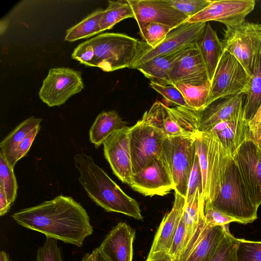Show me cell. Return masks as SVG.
Segmentation results:
<instances>
[{"instance_id": "12", "label": "cell", "mask_w": 261, "mask_h": 261, "mask_svg": "<svg viewBox=\"0 0 261 261\" xmlns=\"http://www.w3.org/2000/svg\"><path fill=\"white\" fill-rule=\"evenodd\" d=\"M84 87L80 71L68 67L53 68L44 80L39 96L50 107L60 106Z\"/></svg>"}, {"instance_id": "13", "label": "cell", "mask_w": 261, "mask_h": 261, "mask_svg": "<svg viewBox=\"0 0 261 261\" xmlns=\"http://www.w3.org/2000/svg\"><path fill=\"white\" fill-rule=\"evenodd\" d=\"M232 159L253 204L258 208L261 204V150L249 137Z\"/></svg>"}, {"instance_id": "47", "label": "cell", "mask_w": 261, "mask_h": 261, "mask_svg": "<svg viewBox=\"0 0 261 261\" xmlns=\"http://www.w3.org/2000/svg\"><path fill=\"white\" fill-rule=\"evenodd\" d=\"M249 137L261 150V126L254 133L249 134Z\"/></svg>"}, {"instance_id": "49", "label": "cell", "mask_w": 261, "mask_h": 261, "mask_svg": "<svg viewBox=\"0 0 261 261\" xmlns=\"http://www.w3.org/2000/svg\"><path fill=\"white\" fill-rule=\"evenodd\" d=\"M8 20L6 19H2L0 22V34L1 36L5 32L8 27Z\"/></svg>"}, {"instance_id": "27", "label": "cell", "mask_w": 261, "mask_h": 261, "mask_svg": "<svg viewBox=\"0 0 261 261\" xmlns=\"http://www.w3.org/2000/svg\"><path fill=\"white\" fill-rule=\"evenodd\" d=\"M126 126L115 111L101 112L96 118L89 130V140L98 148L116 130Z\"/></svg>"}, {"instance_id": "22", "label": "cell", "mask_w": 261, "mask_h": 261, "mask_svg": "<svg viewBox=\"0 0 261 261\" xmlns=\"http://www.w3.org/2000/svg\"><path fill=\"white\" fill-rule=\"evenodd\" d=\"M227 232L230 231L222 226L206 225L198 240L187 245L177 261H210Z\"/></svg>"}, {"instance_id": "7", "label": "cell", "mask_w": 261, "mask_h": 261, "mask_svg": "<svg viewBox=\"0 0 261 261\" xmlns=\"http://www.w3.org/2000/svg\"><path fill=\"white\" fill-rule=\"evenodd\" d=\"M196 154L195 136L166 138L163 142L161 157L168 168L175 192L185 198Z\"/></svg>"}, {"instance_id": "43", "label": "cell", "mask_w": 261, "mask_h": 261, "mask_svg": "<svg viewBox=\"0 0 261 261\" xmlns=\"http://www.w3.org/2000/svg\"><path fill=\"white\" fill-rule=\"evenodd\" d=\"M204 215L205 221L208 226H225L237 220L211 206H204Z\"/></svg>"}, {"instance_id": "42", "label": "cell", "mask_w": 261, "mask_h": 261, "mask_svg": "<svg viewBox=\"0 0 261 261\" xmlns=\"http://www.w3.org/2000/svg\"><path fill=\"white\" fill-rule=\"evenodd\" d=\"M71 57L87 66L95 67L94 48L89 40L80 43L74 49Z\"/></svg>"}, {"instance_id": "37", "label": "cell", "mask_w": 261, "mask_h": 261, "mask_svg": "<svg viewBox=\"0 0 261 261\" xmlns=\"http://www.w3.org/2000/svg\"><path fill=\"white\" fill-rule=\"evenodd\" d=\"M237 239L227 232L210 261H236Z\"/></svg>"}, {"instance_id": "44", "label": "cell", "mask_w": 261, "mask_h": 261, "mask_svg": "<svg viewBox=\"0 0 261 261\" xmlns=\"http://www.w3.org/2000/svg\"><path fill=\"white\" fill-rule=\"evenodd\" d=\"M40 129V125L36 127L25 137L24 139L20 144L17 151V162L27 155Z\"/></svg>"}, {"instance_id": "26", "label": "cell", "mask_w": 261, "mask_h": 261, "mask_svg": "<svg viewBox=\"0 0 261 261\" xmlns=\"http://www.w3.org/2000/svg\"><path fill=\"white\" fill-rule=\"evenodd\" d=\"M42 119L31 116L12 130L1 142L0 152L11 167L16 165L17 149L25 137L36 127L40 125Z\"/></svg>"}, {"instance_id": "46", "label": "cell", "mask_w": 261, "mask_h": 261, "mask_svg": "<svg viewBox=\"0 0 261 261\" xmlns=\"http://www.w3.org/2000/svg\"><path fill=\"white\" fill-rule=\"evenodd\" d=\"M11 204L9 202L3 188L0 186V215H5L10 210Z\"/></svg>"}, {"instance_id": "6", "label": "cell", "mask_w": 261, "mask_h": 261, "mask_svg": "<svg viewBox=\"0 0 261 261\" xmlns=\"http://www.w3.org/2000/svg\"><path fill=\"white\" fill-rule=\"evenodd\" d=\"M141 120L166 138L194 137L198 132V111L180 106L170 108L159 101L144 112Z\"/></svg>"}, {"instance_id": "40", "label": "cell", "mask_w": 261, "mask_h": 261, "mask_svg": "<svg viewBox=\"0 0 261 261\" xmlns=\"http://www.w3.org/2000/svg\"><path fill=\"white\" fill-rule=\"evenodd\" d=\"M197 189L198 190L200 195L203 198L202 173L196 152L193 166L188 181L185 202H188L193 197Z\"/></svg>"}, {"instance_id": "36", "label": "cell", "mask_w": 261, "mask_h": 261, "mask_svg": "<svg viewBox=\"0 0 261 261\" xmlns=\"http://www.w3.org/2000/svg\"><path fill=\"white\" fill-rule=\"evenodd\" d=\"M174 9L190 18L208 6L211 0H167Z\"/></svg>"}, {"instance_id": "23", "label": "cell", "mask_w": 261, "mask_h": 261, "mask_svg": "<svg viewBox=\"0 0 261 261\" xmlns=\"http://www.w3.org/2000/svg\"><path fill=\"white\" fill-rule=\"evenodd\" d=\"M208 132L217 136L232 156L250 134L248 123L244 116L219 122Z\"/></svg>"}, {"instance_id": "39", "label": "cell", "mask_w": 261, "mask_h": 261, "mask_svg": "<svg viewBox=\"0 0 261 261\" xmlns=\"http://www.w3.org/2000/svg\"><path fill=\"white\" fill-rule=\"evenodd\" d=\"M149 85L169 102H172L177 106L193 110L187 104L180 91L173 85L163 86L150 82Z\"/></svg>"}, {"instance_id": "25", "label": "cell", "mask_w": 261, "mask_h": 261, "mask_svg": "<svg viewBox=\"0 0 261 261\" xmlns=\"http://www.w3.org/2000/svg\"><path fill=\"white\" fill-rule=\"evenodd\" d=\"M197 45L205 64L209 81L211 82L224 50L222 41L208 22Z\"/></svg>"}, {"instance_id": "16", "label": "cell", "mask_w": 261, "mask_h": 261, "mask_svg": "<svg viewBox=\"0 0 261 261\" xmlns=\"http://www.w3.org/2000/svg\"><path fill=\"white\" fill-rule=\"evenodd\" d=\"M129 186L145 196H165L174 190L168 168L160 156L133 174Z\"/></svg>"}, {"instance_id": "5", "label": "cell", "mask_w": 261, "mask_h": 261, "mask_svg": "<svg viewBox=\"0 0 261 261\" xmlns=\"http://www.w3.org/2000/svg\"><path fill=\"white\" fill-rule=\"evenodd\" d=\"M210 205L242 224L251 223L257 218L258 208L253 204L233 159L220 192Z\"/></svg>"}, {"instance_id": "18", "label": "cell", "mask_w": 261, "mask_h": 261, "mask_svg": "<svg viewBox=\"0 0 261 261\" xmlns=\"http://www.w3.org/2000/svg\"><path fill=\"white\" fill-rule=\"evenodd\" d=\"M244 95L220 98L198 111V132H208L219 122L244 116Z\"/></svg>"}, {"instance_id": "30", "label": "cell", "mask_w": 261, "mask_h": 261, "mask_svg": "<svg viewBox=\"0 0 261 261\" xmlns=\"http://www.w3.org/2000/svg\"><path fill=\"white\" fill-rule=\"evenodd\" d=\"M104 9L98 8L66 31L65 40L73 42L101 33L100 21Z\"/></svg>"}, {"instance_id": "33", "label": "cell", "mask_w": 261, "mask_h": 261, "mask_svg": "<svg viewBox=\"0 0 261 261\" xmlns=\"http://www.w3.org/2000/svg\"><path fill=\"white\" fill-rule=\"evenodd\" d=\"M0 186L12 205L17 196L18 185L13 168L11 167L4 155L0 152Z\"/></svg>"}, {"instance_id": "17", "label": "cell", "mask_w": 261, "mask_h": 261, "mask_svg": "<svg viewBox=\"0 0 261 261\" xmlns=\"http://www.w3.org/2000/svg\"><path fill=\"white\" fill-rule=\"evenodd\" d=\"M139 29L149 22L175 28L187 21L188 16L172 7L167 0H127Z\"/></svg>"}, {"instance_id": "38", "label": "cell", "mask_w": 261, "mask_h": 261, "mask_svg": "<svg viewBox=\"0 0 261 261\" xmlns=\"http://www.w3.org/2000/svg\"><path fill=\"white\" fill-rule=\"evenodd\" d=\"M37 261H63L57 239L46 237L44 245L37 251Z\"/></svg>"}, {"instance_id": "4", "label": "cell", "mask_w": 261, "mask_h": 261, "mask_svg": "<svg viewBox=\"0 0 261 261\" xmlns=\"http://www.w3.org/2000/svg\"><path fill=\"white\" fill-rule=\"evenodd\" d=\"M95 53V67L106 72L130 67L140 51L142 41L126 34L105 33L89 39Z\"/></svg>"}, {"instance_id": "20", "label": "cell", "mask_w": 261, "mask_h": 261, "mask_svg": "<svg viewBox=\"0 0 261 261\" xmlns=\"http://www.w3.org/2000/svg\"><path fill=\"white\" fill-rule=\"evenodd\" d=\"M169 79L171 85L180 83L199 85L210 81L197 44L174 63L169 72Z\"/></svg>"}, {"instance_id": "48", "label": "cell", "mask_w": 261, "mask_h": 261, "mask_svg": "<svg viewBox=\"0 0 261 261\" xmlns=\"http://www.w3.org/2000/svg\"><path fill=\"white\" fill-rule=\"evenodd\" d=\"M146 261H175L173 257L170 255L167 254L164 256L157 258L147 259Z\"/></svg>"}, {"instance_id": "52", "label": "cell", "mask_w": 261, "mask_h": 261, "mask_svg": "<svg viewBox=\"0 0 261 261\" xmlns=\"http://www.w3.org/2000/svg\"><path fill=\"white\" fill-rule=\"evenodd\" d=\"M0 261H11L9 255L4 251H1L0 252Z\"/></svg>"}, {"instance_id": "21", "label": "cell", "mask_w": 261, "mask_h": 261, "mask_svg": "<svg viewBox=\"0 0 261 261\" xmlns=\"http://www.w3.org/2000/svg\"><path fill=\"white\" fill-rule=\"evenodd\" d=\"M135 230L125 222L117 224L96 248L107 261H132Z\"/></svg>"}, {"instance_id": "51", "label": "cell", "mask_w": 261, "mask_h": 261, "mask_svg": "<svg viewBox=\"0 0 261 261\" xmlns=\"http://www.w3.org/2000/svg\"><path fill=\"white\" fill-rule=\"evenodd\" d=\"M94 251L95 261H107L96 249H94Z\"/></svg>"}, {"instance_id": "9", "label": "cell", "mask_w": 261, "mask_h": 261, "mask_svg": "<svg viewBox=\"0 0 261 261\" xmlns=\"http://www.w3.org/2000/svg\"><path fill=\"white\" fill-rule=\"evenodd\" d=\"M250 77L232 55L224 51L213 80L207 106L220 98L246 93Z\"/></svg>"}, {"instance_id": "11", "label": "cell", "mask_w": 261, "mask_h": 261, "mask_svg": "<svg viewBox=\"0 0 261 261\" xmlns=\"http://www.w3.org/2000/svg\"><path fill=\"white\" fill-rule=\"evenodd\" d=\"M166 138L162 132L141 119L130 127L129 142L133 174L161 156Z\"/></svg>"}, {"instance_id": "45", "label": "cell", "mask_w": 261, "mask_h": 261, "mask_svg": "<svg viewBox=\"0 0 261 261\" xmlns=\"http://www.w3.org/2000/svg\"><path fill=\"white\" fill-rule=\"evenodd\" d=\"M250 133L255 132L261 126V103L252 119L248 122Z\"/></svg>"}, {"instance_id": "35", "label": "cell", "mask_w": 261, "mask_h": 261, "mask_svg": "<svg viewBox=\"0 0 261 261\" xmlns=\"http://www.w3.org/2000/svg\"><path fill=\"white\" fill-rule=\"evenodd\" d=\"M236 261H261V242L237 239Z\"/></svg>"}, {"instance_id": "2", "label": "cell", "mask_w": 261, "mask_h": 261, "mask_svg": "<svg viewBox=\"0 0 261 261\" xmlns=\"http://www.w3.org/2000/svg\"><path fill=\"white\" fill-rule=\"evenodd\" d=\"M73 159L74 166L80 173V183L97 205L107 212L143 220L138 202L123 191L102 168L95 164L91 156L78 153Z\"/></svg>"}, {"instance_id": "29", "label": "cell", "mask_w": 261, "mask_h": 261, "mask_svg": "<svg viewBox=\"0 0 261 261\" xmlns=\"http://www.w3.org/2000/svg\"><path fill=\"white\" fill-rule=\"evenodd\" d=\"M261 103V50L255 63L254 72L250 77L245 93L243 114L248 123L253 117Z\"/></svg>"}, {"instance_id": "24", "label": "cell", "mask_w": 261, "mask_h": 261, "mask_svg": "<svg viewBox=\"0 0 261 261\" xmlns=\"http://www.w3.org/2000/svg\"><path fill=\"white\" fill-rule=\"evenodd\" d=\"M192 46L170 54L155 57L143 63L136 69L140 71L151 83L163 86L171 85L169 79V72L173 65L182 54Z\"/></svg>"}, {"instance_id": "10", "label": "cell", "mask_w": 261, "mask_h": 261, "mask_svg": "<svg viewBox=\"0 0 261 261\" xmlns=\"http://www.w3.org/2000/svg\"><path fill=\"white\" fill-rule=\"evenodd\" d=\"M206 23L186 21L173 29L164 40L153 48L144 41H142L139 54L130 69H136L155 57L170 54L195 45L202 35Z\"/></svg>"}, {"instance_id": "31", "label": "cell", "mask_w": 261, "mask_h": 261, "mask_svg": "<svg viewBox=\"0 0 261 261\" xmlns=\"http://www.w3.org/2000/svg\"><path fill=\"white\" fill-rule=\"evenodd\" d=\"M173 85L180 91L187 104L193 110L201 111L206 107L211 89L210 81L199 85L180 83Z\"/></svg>"}, {"instance_id": "28", "label": "cell", "mask_w": 261, "mask_h": 261, "mask_svg": "<svg viewBox=\"0 0 261 261\" xmlns=\"http://www.w3.org/2000/svg\"><path fill=\"white\" fill-rule=\"evenodd\" d=\"M204 205V199L200 195L198 189L193 197L185 202L183 217L186 230V247L197 229L205 222Z\"/></svg>"}, {"instance_id": "1", "label": "cell", "mask_w": 261, "mask_h": 261, "mask_svg": "<svg viewBox=\"0 0 261 261\" xmlns=\"http://www.w3.org/2000/svg\"><path fill=\"white\" fill-rule=\"evenodd\" d=\"M19 225L64 243L82 247L93 228L86 210L71 197L59 195L12 215Z\"/></svg>"}, {"instance_id": "3", "label": "cell", "mask_w": 261, "mask_h": 261, "mask_svg": "<svg viewBox=\"0 0 261 261\" xmlns=\"http://www.w3.org/2000/svg\"><path fill=\"white\" fill-rule=\"evenodd\" d=\"M195 141L202 177L204 206H208L220 192L232 156L213 133L198 132Z\"/></svg>"}, {"instance_id": "50", "label": "cell", "mask_w": 261, "mask_h": 261, "mask_svg": "<svg viewBox=\"0 0 261 261\" xmlns=\"http://www.w3.org/2000/svg\"><path fill=\"white\" fill-rule=\"evenodd\" d=\"M82 261H95L94 250L91 253H87L83 257Z\"/></svg>"}, {"instance_id": "41", "label": "cell", "mask_w": 261, "mask_h": 261, "mask_svg": "<svg viewBox=\"0 0 261 261\" xmlns=\"http://www.w3.org/2000/svg\"><path fill=\"white\" fill-rule=\"evenodd\" d=\"M186 245V230L182 214L169 253L175 261H177L179 259Z\"/></svg>"}, {"instance_id": "8", "label": "cell", "mask_w": 261, "mask_h": 261, "mask_svg": "<svg viewBox=\"0 0 261 261\" xmlns=\"http://www.w3.org/2000/svg\"><path fill=\"white\" fill-rule=\"evenodd\" d=\"M222 40L224 51L234 56L251 77L261 50V23L243 21L226 27Z\"/></svg>"}, {"instance_id": "32", "label": "cell", "mask_w": 261, "mask_h": 261, "mask_svg": "<svg viewBox=\"0 0 261 261\" xmlns=\"http://www.w3.org/2000/svg\"><path fill=\"white\" fill-rule=\"evenodd\" d=\"M127 18H135L127 0L109 1L100 21V30L102 32L111 29L116 23Z\"/></svg>"}, {"instance_id": "14", "label": "cell", "mask_w": 261, "mask_h": 261, "mask_svg": "<svg viewBox=\"0 0 261 261\" xmlns=\"http://www.w3.org/2000/svg\"><path fill=\"white\" fill-rule=\"evenodd\" d=\"M127 126L114 132L103 143V152L113 173L123 183L130 184L133 174Z\"/></svg>"}, {"instance_id": "19", "label": "cell", "mask_w": 261, "mask_h": 261, "mask_svg": "<svg viewBox=\"0 0 261 261\" xmlns=\"http://www.w3.org/2000/svg\"><path fill=\"white\" fill-rule=\"evenodd\" d=\"M185 204V198L175 192L172 209L162 219L154 236L147 259L159 257L169 254L184 213Z\"/></svg>"}, {"instance_id": "15", "label": "cell", "mask_w": 261, "mask_h": 261, "mask_svg": "<svg viewBox=\"0 0 261 261\" xmlns=\"http://www.w3.org/2000/svg\"><path fill=\"white\" fill-rule=\"evenodd\" d=\"M254 0L212 1L211 4L196 15L189 18V23L221 22L226 27L234 25L245 21L247 15L254 8Z\"/></svg>"}, {"instance_id": "34", "label": "cell", "mask_w": 261, "mask_h": 261, "mask_svg": "<svg viewBox=\"0 0 261 261\" xmlns=\"http://www.w3.org/2000/svg\"><path fill=\"white\" fill-rule=\"evenodd\" d=\"M173 29L167 25L149 22L139 29V34L144 41L153 48L162 42Z\"/></svg>"}]
</instances>
